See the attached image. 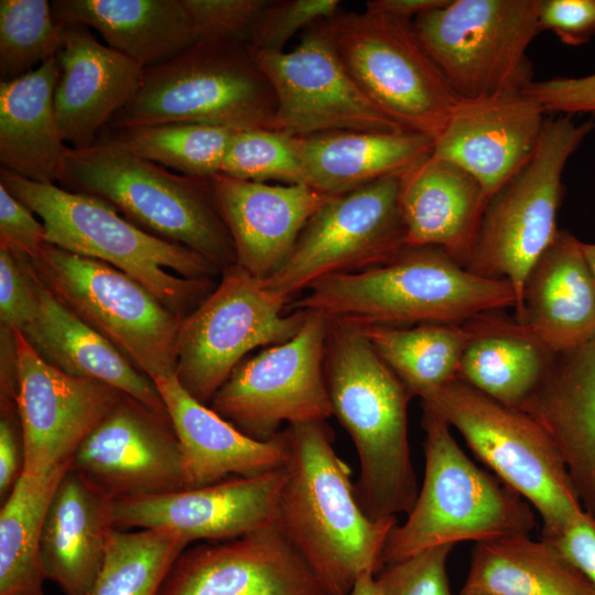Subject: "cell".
I'll return each mask as SVG.
<instances>
[{
  "label": "cell",
  "instance_id": "6da1fadb",
  "mask_svg": "<svg viewBox=\"0 0 595 595\" xmlns=\"http://www.w3.org/2000/svg\"><path fill=\"white\" fill-rule=\"evenodd\" d=\"M277 523L329 595H349L365 571L382 570L397 517L374 520L360 508L351 470L326 421L289 424Z\"/></svg>",
  "mask_w": 595,
  "mask_h": 595
},
{
  "label": "cell",
  "instance_id": "7a4b0ae2",
  "mask_svg": "<svg viewBox=\"0 0 595 595\" xmlns=\"http://www.w3.org/2000/svg\"><path fill=\"white\" fill-rule=\"evenodd\" d=\"M324 369L333 415L358 454L360 508L374 520L408 515L419 494L408 439L412 394L349 323L328 318Z\"/></svg>",
  "mask_w": 595,
  "mask_h": 595
},
{
  "label": "cell",
  "instance_id": "3957f363",
  "mask_svg": "<svg viewBox=\"0 0 595 595\" xmlns=\"http://www.w3.org/2000/svg\"><path fill=\"white\" fill-rule=\"evenodd\" d=\"M516 305L508 281L477 275L443 249L424 246L407 247L372 268L320 279L288 310L367 327L463 324Z\"/></svg>",
  "mask_w": 595,
  "mask_h": 595
},
{
  "label": "cell",
  "instance_id": "277c9868",
  "mask_svg": "<svg viewBox=\"0 0 595 595\" xmlns=\"http://www.w3.org/2000/svg\"><path fill=\"white\" fill-rule=\"evenodd\" d=\"M0 184L46 228V242L106 262L148 289L182 318L215 290L221 272L194 250L141 229L108 203L0 169Z\"/></svg>",
  "mask_w": 595,
  "mask_h": 595
},
{
  "label": "cell",
  "instance_id": "5b68a950",
  "mask_svg": "<svg viewBox=\"0 0 595 595\" xmlns=\"http://www.w3.org/2000/svg\"><path fill=\"white\" fill-rule=\"evenodd\" d=\"M57 184L108 203L141 229L194 250L220 272L236 264L234 242L208 178L170 172L119 145L97 141L67 149Z\"/></svg>",
  "mask_w": 595,
  "mask_h": 595
},
{
  "label": "cell",
  "instance_id": "8992f818",
  "mask_svg": "<svg viewBox=\"0 0 595 595\" xmlns=\"http://www.w3.org/2000/svg\"><path fill=\"white\" fill-rule=\"evenodd\" d=\"M422 409L424 479L407 520L387 540L383 566L434 547L529 534L536 527L532 506L475 465L451 426L432 410Z\"/></svg>",
  "mask_w": 595,
  "mask_h": 595
},
{
  "label": "cell",
  "instance_id": "52a82bcc",
  "mask_svg": "<svg viewBox=\"0 0 595 595\" xmlns=\"http://www.w3.org/2000/svg\"><path fill=\"white\" fill-rule=\"evenodd\" d=\"M419 398L422 407L461 433L494 475L538 511L541 539L553 541L584 512L558 447L531 415L457 377Z\"/></svg>",
  "mask_w": 595,
  "mask_h": 595
},
{
  "label": "cell",
  "instance_id": "ba28073f",
  "mask_svg": "<svg viewBox=\"0 0 595 595\" xmlns=\"http://www.w3.org/2000/svg\"><path fill=\"white\" fill-rule=\"evenodd\" d=\"M274 111L271 84L246 44L198 41L171 61L144 68L138 93L107 127L188 122L269 129Z\"/></svg>",
  "mask_w": 595,
  "mask_h": 595
},
{
  "label": "cell",
  "instance_id": "9c48e42d",
  "mask_svg": "<svg viewBox=\"0 0 595 595\" xmlns=\"http://www.w3.org/2000/svg\"><path fill=\"white\" fill-rule=\"evenodd\" d=\"M594 128L570 115L547 118L530 160L487 203L466 269L508 281L517 294L515 310L530 270L559 231L566 162Z\"/></svg>",
  "mask_w": 595,
  "mask_h": 595
},
{
  "label": "cell",
  "instance_id": "30bf717a",
  "mask_svg": "<svg viewBox=\"0 0 595 595\" xmlns=\"http://www.w3.org/2000/svg\"><path fill=\"white\" fill-rule=\"evenodd\" d=\"M345 67L363 93L403 130L435 141L462 99L420 41L413 21L382 12L325 20Z\"/></svg>",
  "mask_w": 595,
  "mask_h": 595
},
{
  "label": "cell",
  "instance_id": "8fae6325",
  "mask_svg": "<svg viewBox=\"0 0 595 595\" xmlns=\"http://www.w3.org/2000/svg\"><path fill=\"white\" fill-rule=\"evenodd\" d=\"M26 260L43 284L150 379L175 374L182 317L117 268L44 244Z\"/></svg>",
  "mask_w": 595,
  "mask_h": 595
},
{
  "label": "cell",
  "instance_id": "7c38bea8",
  "mask_svg": "<svg viewBox=\"0 0 595 595\" xmlns=\"http://www.w3.org/2000/svg\"><path fill=\"white\" fill-rule=\"evenodd\" d=\"M541 0H448L413 20L415 32L463 100L522 94Z\"/></svg>",
  "mask_w": 595,
  "mask_h": 595
},
{
  "label": "cell",
  "instance_id": "4fadbf2b",
  "mask_svg": "<svg viewBox=\"0 0 595 595\" xmlns=\"http://www.w3.org/2000/svg\"><path fill=\"white\" fill-rule=\"evenodd\" d=\"M263 283L234 264L215 290L182 320L175 376L196 400L207 403L245 356L292 338L307 312L289 311Z\"/></svg>",
  "mask_w": 595,
  "mask_h": 595
},
{
  "label": "cell",
  "instance_id": "5bb4252c",
  "mask_svg": "<svg viewBox=\"0 0 595 595\" xmlns=\"http://www.w3.org/2000/svg\"><path fill=\"white\" fill-rule=\"evenodd\" d=\"M327 329L325 315L307 312L292 338L238 364L209 408L261 441L280 433L283 422L326 421L333 415L324 369Z\"/></svg>",
  "mask_w": 595,
  "mask_h": 595
},
{
  "label": "cell",
  "instance_id": "9a60e30c",
  "mask_svg": "<svg viewBox=\"0 0 595 595\" xmlns=\"http://www.w3.org/2000/svg\"><path fill=\"white\" fill-rule=\"evenodd\" d=\"M400 176L335 195L307 221L283 266L263 280L288 303L328 275L382 264L407 248Z\"/></svg>",
  "mask_w": 595,
  "mask_h": 595
},
{
  "label": "cell",
  "instance_id": "2e32d148",
  "mask_svg": "<svg viewBox=\"0 0 595 595\" xmlns=\"http://www.w3.org/2000/svg\"><path fill=\"white\" fill-rule=\"evenodd\" d=\"M249 51L274 93L269 129L296 138L337 131H405L358 87L325 20L307 28L292 51Z\"/></svg>",
  "mask_w": 595,
  "mask_h": 595
},
{
  "label": "cell",
  "instance_id": "e0dca14e",
  "mask_svg": "<svg viewBox=\"0 0 595 595\" xmlns=\"http://www.w3.org/2000/svg\"><path fill=\"white\" fill-rule=\"evenodd\" d=\"M14 337L22 472L42 476L71 462L125 393L100 380L63 372L44 361L21 332L14 329Z\"/></svg>",
  "mask_w": 595,
  "mask_h": 595
},
{
  "label": "cell",
  "instance_id": "ac0fdd59",
  "mask_svg": "<svg viewBox=\"0 0 595 595\" xmlns=\"http://www.w3.org/2000/svg\"><path fill=\"white\" fill-rule=\"evenodd\" d=\"M71 469L115 500L186 489L184 455L170 416L127 394L80 443Z\"/></svg>",
  "mask_w": 595,
  "mask_h": 595
},
{
  "label": "cell",
  "instance_id": "d6986e66",
  "mask_svg": "<svg viewBox=\"0 0 595 595\" xmlns=\"http://www.w3.org/2000/svg\"><path fill=\"white\" fill-rule=\"evenodd\" d=\"M158 595H329L277 522L183 551Z\"/></svg>",
  "mask_w": 595,
  "mask_h": 595
},
{
  "label": "cell",
  "instance_id": "ffe728a7",
  "mask_svg": "<svg viewBox=\"0 0 595 595\" xmlns=\"http://www.w3.org/2000/svg\"><path fill=\"white\" fill-rule=\"evenodd\" d=\"M284 466L170 494L116 499V528L169 529L188 543L229 541L277 522Z\"/></svg>",
  "mask_w": 595,
  "mask_h": 595
},
{
  "label": "cell",
  "instance_id": "44dd1931",
  "mask_svg": "<svg viewBox=\"0 0 595 595\" xmlns=\"http://www.w3.org/2000/svg\"><path fill=\"white\" fill-rule=\"evenodd\" d=\"M545 110L528 94L461 100L434 141L431 155L474 176L487 199L532 156Z\"/></svg>",
  "mask_w": 595,
  "mask_h": 595
},
{
  "label": "cell",
  "instance_id": "7402d4cb",
  "mask_svg": "<svg viewBox=\"0 0 595 595\" xmlns=\"http://www.w3.org/2000/svg\"><path fill=\"white\" fill-rule=\"evenodd\" d=\"M208 182L232 239L236 264L262 280L283 266L304 226L333 197L303 184L271 185L223 173Z\"/></svg>",
  "mask_w": 595,
  "mask_h": 595
},
{
  "label": "cell",
  "instance_id": "603a6c76",
  "mask_svg": "<svg viewBox=\"0 0 595 595\" xmlns=\"http://www.w3.org/2000/svg\"><path fill=\"white\" fill-rule=\"evenodd\" d=\"M60 23L63 45L56 57L55 112L66 144L85 149L136 96L144 68L101 44L90 28Z\"/></svg>",
  "mask_w": 595,
  "mask_h": 595
},
{
  "label": "cell",
  "instance_id": "cb8c5ba5",
  "mask_svg": "<svg viewBox=\"0 0 595 595\" xmlns=\"http://www.w3.org/2000/svg\"><path fill=\"white\" fill-rule=\"evenodd\" d=\"M519 409L548 432L584 511L595 519V334L573 348L553 353Z\"/></svg>",
  "mask_w": 595,
  "mask_h": 595
},
{
  "label": "cell",
  "instance_id": "d4e9b609",
  "mask_svg": "<svg viewBox=\"0 0 595 595\" xmlns=\"http://www.w3.org/2000/svg\"><path fill=\"white\" fill-rule=\"evenodd\" d=\"M13 255L36 301L35 315L21 334L37 355L65 374L106 382L156 413L169 415L152 379L66 307L39 279L25 256Z\"/></svg>",
  "mask_w": 595,
  "mask_h": 595
},
{
  "label": "cell",
  "instance_id": "484cf974",
  "mask_svg": "<svg viewBox=\"0 0 595 595\" xmlns=\"http://www.w3.org/2000/svg\"><path fill=\"white\" fill-rule=\"evenodd\" d=\"M181 443L186 489L227 479L251 477L284 466L288 445L283 431L269 440L252 439L192 397L175 374L152 379Z\"/></svg>",
  "mask_w": 595,
  "mask_h": 595
},
{
  "label": "cell",
  "instance_id": "4316f807",
  "mask_svg": "<svg viewBox=\"0 0 595 595\" xmlns=\"http://www.w3.org/2000/svg\"><path fill=\"white\" fill-rule=\"evenodd\" d=\"M115 499L69 469L48 506L40 544L42 569L65 595H89L116 528Z\"/></svg>",
  "mask_w": 595,
  "mask_h": 595
},
{
  "label": "cell",
  "instance_id": "83f0119b",
  "mask_svg": "<svg viewBox=\"0 0 595 595\" xmlns=\"http://www.w3.org/2000/svg\"><path fill=\"white\" fill-rule=\"evenodd\" d=\"M487 203L474 176L430 155L400 176L407 247H439L466 268Z\"/></svg>",
  "mask_w": 595,
  "mask_h": 595
},
{
  "label": "cell",
  "instance_id": "f1b7e54d",
  "mask_svg": "<svg viewBox=\"0 0 595 595\" xmlns=\"http://www.w3.org/2000/svg\"><path fill=\"white\" fill-rule=\"evenodd\" d=\"M515 318L551 353L595 334V282L582 241L569 231L559 229L530 270Z\"/></svg>",
  "mask_w": 595,
  "mask_h": 595
},
{
  "label": "cell",
  "instance_id": "f546056e",
  "mask_svg": "<svg viewBox=\"0 0 595 595\" xmlns=\"http://www.w3.org/2000/svg\"><path fill=\"white\" fill-rule=\"evenodd\" d=\"M57 60L33 72L0 82V165L41 184L58 183L69 148L63 139L54 107Z\"/></svg>",
  "mask_w": 595,
  "mask_h": 595
},
{
  "label": "cell",
  "instance_id": "4dcf8cb0",
  "mask_svg": "<svg viewBox=\"0 0 595 595\" xmlns=\"http://www.w3.org/2000/svg\"><path fill=\"white\" fill-rule=\"evenodd\" d=\"M295 141L305 185L333 196L401 176L434 148L433 139L411 131H337Z\"/></svg>",
  "mask_w": 595,
  "mask_h": 595
},
{
  "label": "cell",
  "instance_id": "1f68e13d",
  "mask_svg": "<svg viewBox=\"0 0 595 595\" xmlns=\"http://www.w3.org/2000/svg\"><path fill=\"white\" fill-rule=\"evenodd\" d=\"M56 21L84 24L143 68L171 61L195 42L184 0H54Z\"/></svg>",
  "mask_w": 595,
  "mask_h": 595
},
{
  "label": "cell",
  "instance_id": "d6a6232c",
  "mask_svg": "<svg viewBox=\"0 0 595 595\" xmlns=\"http://www.w3.org/2000/svg\"><path fill=\"white\" fill-rule=\"evenodd\" d=\"M459 595H595V589L553 543L515 534L475 543Z\"/></svg>",
  "mask_w": 595,
  "mask_h": 595
},
{
  "label": "cell",
  "instance_id": "836d02e7",
  "mask_svg": "<svg viewBox=\"0 0 595 595\" xmlns=\"http://www.w3.org/2000/svg\"><path fill=\"white\" fill-rule=\"evenodd\" d=\"M496 312L466 322L470 337L457 378L498 402L519 408L541 380L553 353L516 318Z\"/></svg>",
  "mask_w": 595,
  "mask_h": 595
},
{
  "label": "cell",
  "instance_id": "e575fe53",
  "mask_svg": "<svg viewBox=\"0 0 595 595\" xmlns=\"http://www.w3.org/2000/svg\"><path fill=\"white\" fill-rule=\"evenodd\" d=\"M71 462L35 476L22 472L0 511V595H43L40 556L45 516Z\"/></svg>",
  "mask_w": 595,
  "mask_h": 595
},
{
  "label": "cell",
  "instance_id": "d590c367",
  "mask_svg": "<svg viewBox=\"0 0 595 595\" xmlns=\"http://www.w3.org/2000/svg\"><path fill=\"white\" fill-rule=\"evenodd\" d=\"M360 328L412 397L457 377L470 337L466 322Z\"/></svg>",
  "mask_w": 595,
  "mask_h": 595
},
{
  "label": "cell",
  "instance_id": "8d00e7d4",
  "mask_svg": "<svg viewBox=\"0 0 595 595\" xmlns=\"http://www.w3.org/2000/svg\"><path fill=\"white\" fill-rule=\"evenodd\" d=\"M236 131L227 128L169 122L132 128H110L105 141L177 173L208 178L220 172Z\"/></svg>",
  "mask_w": 595,
  "mask_h": 595
},
{
  "label": "cell",
  "instance_id": "74e56055",
  "mask_svg": "<svg viewBox=\"0 0 595 595\" xmlns=\"http://www.w3.org/2000/svg\"><path fill=\"white\" fill-rule=\"evenodd\" d=\"M187 544L180 533L169 529L115 528L89 595H158Z\"/></svg>",
  "mask_w": 595,
  "mask_h": 595
},
{
  "label": "cell",
  "instance_id": "f35d334b",
  "mask_svg": "<svg viewBox=\"0 0 595 595\" xmlns=\"http://www.w3.org/2000/svg\"><path fill=\"white\" fill-rule=\"evenodd\" d=\"M62 26L46 0L0 1V79L20 78L57 57Z\"/></svg>",
  "mask_w": 595,
  "mask_h": 595
},
{
  "label": "cell",
  "instance_id": "ab89813d",
  "mask_svg": "<svg viewBox=\"0 0 595 595\" xmlns=\"http://www.w3.org/2000/svg\"><path fill=\"white\" fill-rule=\"evenodd\" d=\"M219 173L260 183L279 181L305 185L295 137L266 128L236 131Z\"/></svg>",
  "mask_w": 595,
  "mask_h": 595
},
{
  "label": "cell",
  "instance_id": "60d3db41",
  "mask_svg": "<svg viewBox=\"0 0 595 595\" xmlns=\"http://www.w3.org/2000/svg\"><path fill=\"white\" fill-rule=\"evenodd\" d=\"M338 0L269 1L260 13L248 47L266 52H283L285 44L300 30L338 13Z\"/></svg>",
  "mask_w": 595,
  "mask_h": 595
},
{
  "label": "cell",
  "instance_id": "b9f144b4",
  "mask_svg": "<svg viewBox=\"0 0 595 595\" xmlns=\"http://www.w3.org/2000/svg\"><path fill=\"white\" fill-rule=\"evenodd\" d=\"M452 549L434 547L386 564L376 575L379 595H453L446 572Z\"/></svg>",
  "mask_w": 595,
  "mask_h": 595
},
{
  "label": "cell",
  "instance_id": "7bdbcfd3",
  "mask_svg": "<svg viewBox=\"0 0 595 595\" xmlns=\"http://www.w3.org/2000/svg\"><path fill=\"white\" fill-rule=\"evenodd\" d=\"M269 0H184L198 41L248 45L252 29Z\"/></svg>",
  "mask_w": 595,
  "mask_h": 595
},
{
  "label": "cell",
  "instance_id": "ee69618b",
  "mask_svg": "<svg viewBox=\"0 0 595 595\" xmlns=\"http://www.w3.org/2000/svg\"><path fill=\"white\" fill-rule=\"evenodd\" d=\"M44 244H46L44 224L0 184V248L33 258Z\"/></svg>",
  "mask_w": 595,
  "mask_h": 595
},
{
  "label": "cell",
  "instance_id": "f6af8a7d",
  "mask_svg": "<svg viewBox=\"0 0 595 595\" xmlns=\"http://www.w3.org/2000/svg\"><path fill=\"white\" fill-rule=\"evenodd\" d=\"M35 312L36 301L20 261L0 248V325L22 332Z\"/></svg>",
  "mask_w": 595,
  "mask_h": 595
},
{
  "label": "cell",
  "instance_id": "bcb514c9",
  "mask_svg": "<svg viewBox=\"0 0 595 595\" xmlns=\"http://www.w3.org/2000/svg\"><path fill=\"white\" fill-rule=\"evenodd\" d=\"M539 29L567 45L589 41L595 36V0H541Z\"/></svg>",
  "mask_w": 595,
  "mask_h": 595
},
{
  "label": "cell",
  "instance_id": "7dc6e473",
  "mask_svg": "<svg viewBox=\"0 0 595 595\" xmlns=\"http://www.w3.org/2000/svg\"><path fill=\"white\" fill-rule=\"evenodd\" d=\"M523 93L537 99L545 112L595 113V73L532 82Z\"/></svg>",
  "mask_w": 595,
  "mask_h": 595
},
{
  "label": "cell",
  "instance_id": "c3c4849f",
  "mask_svg": "<svg viewBox=\"0 0 595 595\" xmlns=\"http://www.w3.org/2000/svg\"><path fill=\"white\" fill-rule=\"evenodd\" d=\"M0 409V498L3 502L23 470V441L17 405Z\"/></svg>",
  "mask_w": 595,
  "mask_h": 595
},
{
  "label": "cell",
  "instance_id": "681fc988",
  "mask_svg": "<svg viewBox=\"0 0 595 595\" xmlns=\"http://www.w3.org/2000/svg\"><path fill=\"white\" fill-rule=\"evenodd\" d=\"M550 542L585 575L595 589V519L584 511Z\"/></svg>",
  "mask_w": 595,
  "mask_h": 595
},
{
  "label": "cell",
  "instance_id": "f907efd6",
  "mask_svg": "<svg viewBox=\"0 0 595 595\" xmlns=\"http://www.w3.org/2000/svg\"><path fill=\"white\" fill-rule=\"evenodd\" d=\"M448 0H371L366 10L413 21L419 15L444 6Z\"/></svg>",
  "mask_w": 595,
  "mask_h": 595
},
{
  "label": "cell",
  "instance_id": "816d5d0a",
  "mask_svg": "<svg viewBox=\"0 0 595 595\" xmlns=\"http://www.w3.org/2000/svg\"><path fill=\"white\" fill-rule=\"evenodd\" d=\"M349 595H379L376 574L370 571L363 572L357 577Z\"/></svg>",
  "mask_w": 595,
  "mask_h": 595
},
{
  "label": "cell",
  "instance_id": "f5cc1de1",
  "mask_svg": "<svg viewBox=\"0 0 595 595\" xmlns=\"http://www.w3.org/2000/svg\"><path fill=\"white\" fill-rule=\"evenodd\" d=\"M582 249L595 282V244L582 242Z\"/></svg>",
  "mask_w": 595,
  "mask_h": 595
}]
</instances>
